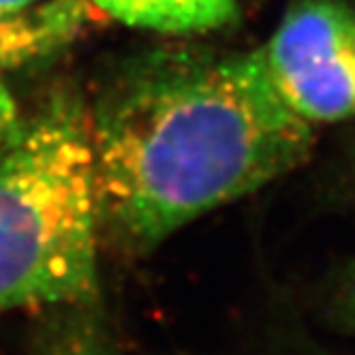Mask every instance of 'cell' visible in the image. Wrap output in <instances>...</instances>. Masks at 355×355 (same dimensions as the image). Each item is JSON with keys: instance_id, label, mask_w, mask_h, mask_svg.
I'll list each match as a JSON object with an SVG mask.
<instances>
[{"instance_id": "cell-5", "label": "cell", "mask_w": 355, "mask_h": 355, "mask_svg": "<svg viewBox=\"0 0 355 355\" xmlns=\"http://www.w3.org/2000/svg\"><path fill=\"white\" fill-rule=\"evenodd\" d=\"M90 11L163 35H201L236 19L240 0H86Z\"/></svg>"}, {"instance_id": "cell-1", "label": "cell", "mask_w": 355, "mask_h": 355, "mask_svg": "<svg viewBox=\"0 0 355 355\" xmlns=\"http://www.w3.org/2000/svg\"><path fill=\"white\" fill-rule=\"evenodd\" d=\"M90 133L101 223L135 248L278 180L313 146L259 47L137 58L101 94Z\"/></svg>"}, {"instance_id": "cell-3", "label": "cell", "mask_w": 355, "mask_h": 355, "mask_svg": "<svg viewBox=\"0 0 355 355\" xmlns=\"http://www.w3.org/2000/svg\"><path fill=\"white\" fill-rule=\"evenodd\" d=\"M276 90L306 122L355 116V9L297 0L259 47Z\"/></svg>"}, {"instance_id": "cell-2", "label": "cell", "mask_w": 355, "mask_h": 355, "mask_svg": "<svg viewBox=\"0 0 355 355\" xmlns=\"http://www.w3.org/2000/svg\"><path fill=\"white\" fill-rule=\"evenodd\" d=\"M98 230L90 112L58 92L0 133V313L92 302Z\"/></svg>"}, {"instance_id": "cell-4", "label": "cell", "mask_w": 355, "mask_h": 355, "mask_svg": "<svg viewBox=\"0 0 355 355\" xmlns=\"http://www.w3.org/2000/svg\"><path fill=\"white\" fill-rule=\"evenodd\" d=\"M90 15L86 0H54L37 11H0V78L52 56Z\"/></svg>"}, {"instance_id": "cell-7", "label": "cell", "mask_w": 355, "mask_h": 355, "mask_svg": "<svg viewBox=\"0 0 355 355\" xmlns=\"http://www.w3.org/2000/svg\"><path fill=\"white\" fill-rule=\"evenodd\" d=\"M340 309L343 315L347 317V321L355 327V266L349 272L347 281L343 285V293H340Z\"/></svg>"}, {"instance_id": "cell-8", "label": "cell", "mask_w": 355, "mask_h": 355, "mask_svg": "<svg viewBox=\"0 0 355 355\" xmlns=\"http://www.w3.org/2000/svg\"><path fill=\"white\" fill-rule=\"evenodd\" d=\"M54 0H0V11L7 13H28V11H37Z\"/></svg>"}, {"instance_id": "cell-6", "label": "cell", "mask_w": 355, "mask_h": 355, "mask_svg": "<svg viewBox=\"0 0 355 355\" xmlns=\"http://www.w3.org/2000/svg\"><path fill=\"white\" fill-rule=\"evenodd\" d=\"M60 355H110V353L105 351V347L101 345L96 338L78 334V336L67 343V347L62 349Z\"/></svg>"}]
</instances>
